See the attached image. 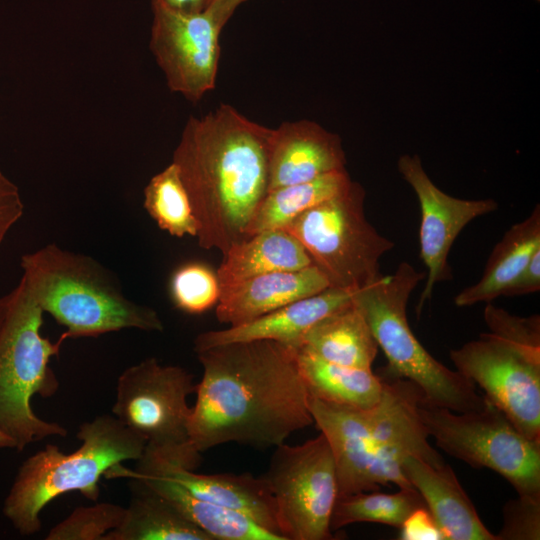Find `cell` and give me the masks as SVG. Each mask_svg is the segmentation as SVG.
Here are the masks:
<instances>
[{
  "label": "cell",
  "instance_id": "26",
  "mask_svg": "<svg viewBox=\"0 0 540 540\" xmlns=\"http://www.w3.org/2000/svg\"><path fill=\"white\" fill-rule=\"evenodd\" d=\"M296 356L310 397L357 409H369L381 400L384 383L371 369L331 363L302 348Z\"/></svg>",
  "mask_w": 540,
  "mask_h": 540
},
{
  "label": "cell",
  "instance_id": "38",
  "mask_svg": "<svg viewBox=\"0 0 540 540\" xmlns=\"http://www.w3.org/2000/svg\"><path fill=\"white\" fill-rule=\"evenodd\" d=\"M246 0H215L210 11L224 27L236 8Z\"/></svg>",
  "mask_w": 540,
  "mask_h": 540
},
{
  "label": "cell",
  "instance_id": "12",
  "mask_svg": "<svg viewBox=\"0 0 540 540\" xmlns=\"http://www.w3.org/2000/svg\"><path fill=\"white\" fill-rule=\"evenodd\" d=\"M149 48L174 93L198 102L215 88L223 26L210 12L184 14L152 5Z\"/></svg>",
  "mask_w": 540,
  "mask_h": 540
},
{
  "label": "cell",
  "instance_id": "30",
  "mask_svg": "<svg viewBox=\"0 0 540 540\" xmlns=\"http://www.w3.org/2000/svg\"><path fill=\"white\" fill-rule=\"evenodd\" d=\"M173 304L188 314H201L219 301L221 285L217 275L208 264L192 261L179 266L169 283Z\"/></svg>",
  "mask_w": 540,
  "mask_h": 540
},
{
  "label": "cell",
  "instance_id": "21",
  "mask_svg": "<svg viewBox=\"0 0 540 540\" xmlns=\"http://www.w3.org/2000/svg\"><path fill=\"white\" fill-rule=\"evenodd\" d=\"M110 477L136 478L167 499L189 521L207 533L212 540H282L247 515L200 499L168 475L140 465L129 470L114 466Z\"/></svg>",
  "mask_w": 540,
  "mask_h": 540
},
{
  "label": "cell",
  "instance_id": "10",
  "mask_svg": "<svg viewBox=\"0 0 540 540\" xmlns=\"http://www.w3.org/2000/svg\"><path fill=\"white\" fill-rule=\"evenodd\" d=\"M262 476L274 497L284 540L334 538L330 520L338 482L330 445L321 432L300 445L276 446Z\"/></svg>",
  "mask_w": 540,
  "mask_h": 540
},
{
  "label": "cell",
  "instance_id": "3",
  "mask_svg": "<svg viewBox=\"0 0 540 540\" xmlns=\"http://www.w3.org/2000/svg\"><path fill=\"white\" fill-rule=\"evenodd\" d=\"M20 266L43 312L66 328L67 339L164 330L157 311L127 298L112 272L91 256L48 244L24 254Z\"/></svg>",
  "mask_w": 540,
  "mask_h": 540
},
{
  "label": "cell",
  "instance_id": "17",
  "mask_svg": "<svg viewBox=\"0 0 540 540\" xmlns=\"http://www.w3.org/2000/svg\"><path fill=\"white\" fill-rule=\"evenodd\" d=\"M137 463L168 475L200 499L247 515L284 540L278 526L275 500L263 476L199 474L146 448Z\"/></svg>",
  "mask_w": 540,
  "mask_h": 540
},
{
  "label": "cell",
  "instance_id": "15",
  "mask_svg": "<svg viewBox=\"0 0 540 540\" xmlns=\"http://www.w3.org/2000/svg\"><path fill=\"white\" fill-rule=\"evenodd\" d=\"M314 424L326 437L335 462L338 497L376 491V442L372 436L369 409L323 402L309 396Z\"/></svg>",
  "mask_w": 540,
  "mask_h": 540
},
{
  "label": "cell",
  "instance_id": "25",
  "mask_svg": "<svg viewBox=\"0 0 540 540\" xmlns=\"http://www.w3.org/2000/svg\"><path fill=\"white\" fill-rule=\"evenodd\" d=\"M131 498L120 525L102 540H212L167 499L130 477Z\"/></svg>",
  "mask_w": 540,
  "mask_h": 540
},
{
  "label": "cell",
  "instance_id": "11",
  "mask_svg": "<svg viewBox=\"0 0 540 540\" xmlns=\"http://www.w3.org/2000/svg\"><path fill=\"white\" fill-rule=\"evenodd\" d=\"M450 359L525 437L540 441V360L489 332L451 350Z\"/></svg>",
  "mask_w": 540,
  "mask_h": 540
},
{
  "label": "cell",
  "instance_id": "29",
  "mask_svg": "<svg viewBox=\"0 0 540 540\" xmlns=\"http://www.w3.org/2000/svg\"><path fill=\"white\" fill-rule=\"evenodd\" d=\"M143 206L161 230L178 238H196L198 221L173 162L149 180L144 188Z\"/></svg>",
  "mask_w": 540,
  "mask_h": 540
},
{
  "label": "cell",
  "instance_id": "23",
  "mask_svg": "<svg viewBox=\"0 0 540 540\" xmlns=\"http://www.w3.org/2000/svg\"><path fill=\"white\" fill-rule=\"evenodd\" d=\"M299 348L331 363L371 369L379 346L365 317L351 300L317 321L306 332Z\"/></svg>",
  "mask_w": 540,
  "mask_h": 540
},
{
  "label": "cell",
  "instance_id": "6",
  "mask_svg": "<svg viewBox=\"0 0 540 540\" xmlns=\"http://www.w3.org/2000/svg\"><path fill=\"white\" fill-rule=\"evenodd\" d=\"M424 277L410 263L402 262L392 275H381L354 291L352 302L387 358V373L415 384L429 404L459 413L479 410L485 399L477 393L475 384L436 360L409 326L408 301Z\"/></svg>",
  "mask_w": 540,
  "mask_h": 540
},
{
  "label": "cell",
  "instance_id": "22",
  "mask_svg": "<svg viewBox=\"0 0 540 540\" xmlns=\"http://www.w3.org/2000/svg\"><path fill=\"white\" fill-rule=\"evenodd\" d=\"M540 248V207L536 205L523 221L511 226L494 246L479 281L459 292L458 307L490 303L502 296L518 277L533 253Z\"/></svg>",
  "mask_w": 540,
  "mask_h": 540
},
{
  "label": "cell",
  "instance_id": "5",
  "mask_svg": "<svg viewBox=\"0 0 540 540\" xmlns=\"http://www.w3.org/2000/svg\"><path fill=\"white\" fill-rule=\"evenodd\" d=\"M0 326V430L22 451L27 445L50 436L67 435L56 422L38 417L32 409L34 395L52 396L59 382L50 368L63 342L41 334L43 310L22 277L7 295Z\"/></svg>",
  "mask_w": 540,
  "mask_h": 540
},
{
  "label": "cell",
  "instance_id": "20",
  "mask_svg": "<svg viewBox=\"0 0 540 540\" xmlns=\"http://www.w3.org/2000/svg\"><path fill=\"white\" fill-rule=\"evenodd\" d=\"M401 468L422 496L445 540H496L448 464L433 466L410 456Z\"/></svg>",
  "mask_w": 540,
  "mask_h": 540
},
{
  "label": "cell",
  "instance_id": "28",
  "mask_svg": "<svg viewBox=\"0 0 540 540\" xmlns=\"http://www.w3.org/2000/svg\"><path fill=\"white\" fill-rule=\"evenodd\" d=\"M426 506L415 488L395 493L359 492L338 497L331 515V531L357 522L380 523L400 528L415 509Z\"/></svg>",
  "mask_w": 540,
  "mask_h": 540
},
{
  "label": "cell",
  "instance_id": "8",
  "mask_svg": "<svg viewBox=\"0 0 540 540\" xmlns=\"http://www.w3.org/2000/svg\"><path fill=\"white\" fill-rule=\"evenodd\" d=\"M194 375L176 365L150 357L126 368L119 376L112 414L146 442V449L189 470L201 456L189 442Z\"/></svg>",
  "mask_w": 540,
  "mask_h": 540
},
{
  "label": "cell",
  "instance_id": "16",
  "mask_svg": "<svg viewBox=\"0 0 540 540\" xmlns=\"http://www.w3.org/2000/svg\"><path fill=\"white\" fill-rule=\"evenodd\" d=\"M345 165L337 134L310 120L283 122L272 131L268 191L343 170Z\"/></svg>",
  "mask_w": 540,
  "mask_h": 540
},
{
  "label": "cell",
  "instance_id": "24",
  "mask_svg": "<svg viewBox=\"0 0 540 540\" xmlns=\"http://www.w3.org/2000/svg\"><path fill=\"white\" fill-rule=\"evenodd\" d=\"M313 265L301 243L283 229L265 230L233 245L217 269L221 287L255 276Z\"/></svg>",
  "mask_w": 540,
  "mask_h": 540
},
{
  "label": "cell",
  "instance_id": "19",
  "mask_svg": "<svg viewBox=\"0 0 540 540\" xmlns=\"http://www.w3.org/2000/svg\"><path fill=\"white\" fill-rule=\"evenodd\" d=\"M330 287L314 265L255 276L221 287L216 317L229 326L239 325Z\"/></svg>",
  "mask_w": 540,
  "mask_h": 540
},
{
  "label": "cell",
  "instance_id": "37",
  "mask_svg": "<svg viewBox=\"0 0 540 540\" xmlns=\"http://www.w3.org/2000/svg\"><path fill=\"white\" fill-rule=\"evenodd\" d=\"M214 2L215 0H151L152 5L184 14L206 12L213 6Z\"/></svg>",
  "mask_w": 540,
  "mask_h": 540
},
{
  "label": "cell",
  "instance_id": "13",
  "mask_svg": "<svg viewBox=\"0 0 540 540\" xmlns=\"http://www.w3.org/2000/svg\"><path fill=\"white\" fill-rule=\"evenodd\" d=\"M398 169L414 190L421 209L420 257L428 271L416 306L420 315L434 286L452 278L448 257L459 233L475 218L497 210L498 203L491 198L468 200L446 194L429 178L417 155L401 156Z\"/></svg>",
  "mask_w": 540,
  "mask_h": 540
},
{
  "label": "cell",
  "instance_id": "7",
  "mask_svg": "<svg viewBox=\"0 0 540 540\" xmlns=\"http://www.w3.org/2000/svg\"><path fill=\"white\" fill-rule=\"evenodd\" d=\"M365 190L357 183L306 210L285 229L308 253L330 287L357 291L380 273V258L394 248L367 220Z\"/></svg>",
  "mask_w": 540,
  "mask_h": 540
},
{
  "label": "cell",
  "instance_id": "36",
  "mask_svg": "<svg viewBox=\"0 0 540 540\" xmlns=\"http://www.w3.org/2000/svg\"><path fill=\"white\" fill-rule=\"evenodd\" d=\"M540 290V248H538L518 277L507 287L502 296H520Z\"/></svg>",
  "mask_w": 540,
  "mask_h": 540
},
{
  "label": "cell",
  "instance_id": "32",
  "mask_svg": "<svg viewBox=\"0 0 540 540\" xmlns=\"http://www.w3.org/2000/svg\"><path fill=\"white\" fill-rule=\"evenodd\" d=\"M489 333L534 359L540 360V317H519L492 302L484 308Z\"/></svg>",
  "mask_w": 540,
  "mask_h": 540
},
{
  "label": "cell",
  "instance_id": "33",
  "mask_svg": "<svg viewBox=\"0 0 540 540\" xmlns=\"http://www.w3.org/2000/svg\"><path fill=\"white\" fill-rule=\"evenodd\" d=\"M496 540H539L540 498L519 496L503 506V524Z\"/></svg>",
  "mask_w": 540,
  "mask_h": 540
},
{
  "label": "cell",
  "instance_id": "9",
  "mask_svg": "<svg viewBox=\"0 0 540 540\" xmlns=\"http://www.w3.org/2000/svg\"><path fill=\"white\" fill-rule=\"evenodd\" d=\"M479 410L454 412L424 401L418 413L429 437L454 458L474 468H489L519 496L540 498V441L525 437L485 397Z\"/></svg>",
  "mask_w": 540,
  "mask_h": 540
},
{
  "label": "cell",
  "instance_id": "31",
  "mask_svg": "<svg viewBox=\"0 0 540 540\" xmlns=\"http://www.w3.org/2000/svg\"><path fill=\"white\" fill-rule=\"evenodd\" d=\"M125 507L101 502L76 508L67 518L51 528L46 540H102L106 533L117 528Z\"/></svg>",
  "mask_w": 540,
  "mask_h": 540
},
{
  "label": "cell",
  "instance_id": "18",
  "mask_svg": "<svg viewBox=\"0 0 540 540\" xmlns=\"http://www.w3.org/2000/svg\"><path fill=\"white\" fill-rule=\"evenodd\" d=\"M352 294L349 290L328 287L251 321L200 333L194 340V351L255 340L275 341L298 349L306 332L324 316L349 304Z\"/></svg>",
  "mask_w": 540,
  "mask_h": 540
},
{
  "label": "cell",
  "instance_id": "4",
  "mask_svg": "<svg viewBox=\"0 0 540 540\" xmlns=\"http://www.w3.org/2000/svg\"><path fill=\"white\" fill-rule=\"evenodd\" d=\"M80 447L72 453L47 444L20 466L3 503V514L22 536L41 529L40 513L55 498L80 492L96 501L99 482L124 461H137L146 442L114 415L104 414L83 422L76 434Z\"/></svg>",
  "mask_w": 540,
  "mask_h": 540
},
{
  "label": "cell",
  "instance_id": "14",
  "mask_svg": "<svg viewBox=\"0 0 540 540\" xmlns=\"http://www.w3.org/2000/svg\"><path fill=\"white\" fill-rule=\"evenodd\" d=\"M381 377V400L369 408L372 436L376 442L375 479L379 486L394 484L399 489L414 488L405 477L401 464L407 457L419 458L433 466L445 464L428 442L418 405L423 394L412 382L385 371Z\"/></svg>",
  "mask_w": 540,
  "mask_h": 540
},
{
  "label": "cell",
  "instance_id": "27",
  "mask_svg": "<svg viewBox=\"0 0 540 540\" xmlns=\"http://www.w3.org/2000/svg\"><path fill=\"white\" fill-rule=\"evenodd\" d=\"M352 182L343 169L268 191L251 221L248 237L265 230L285 229L306 210L346 191Z\"/></svg>",
  "mask_w": 540,
  "mask_h": 540
},
{
  "label": "cell",
  "instance_id": "2",
  "mask_svg": "<svg viewBox=\"0 0 540 540\" xmlns=\"http://www.w3.org/2000/svg\"><path fill=\"white\" fill-rule=\"evenodd\" d=\"M272 131L229 104L188 118L172 162L198 221L200 247L224 255L248 238L269 190Z\"/></svg>",
  "mask_w": 540,
  "mask_h": 540
},
{
  "label": "cell",
  "instance_id": "39",
  "mask_svg": "<svg viewBox=\"0 0 540 540\" xmlns=\"http://www.w3.org/2000/svg\"><path fill=\"white\" fill-rule=\"evenodd\" d=\"M0 449H16L14 441L0 430Z\"/></svg>",
  "mask_w": 540,
  "mask_h": 540
},
{
  "label": "cell",
  "instance_id": "40",
  "mask_svg": "<svg viewBox=\"0 0 540 540\" xmlns=\"http://www.w3.org/2000/svg\"><path fill=\"white\" fill-rule=\"evenodd\" d=\"M6 302H7V296L4 295L0 297V326L3 321L5 310H6Z\"/></svg>",
  "mask_w": 540,
  "mask_h": 540
},
{
  "label": "cell",
  "instance_id": "34",
  "mask_svg": "<svg viewBox=\"0 0 540 540\" xmlns=\"http://www.w3.org/2000/svg\"><path fill=\"white\" fill-rule=\"evenodd\" d=\"M23 212L19 188L0 170V247Z\"/></svg>",
  "mask_w": 540,
  "mask_h": 540
},
{
  "label": "cell",
  "instance_id": "1",
  "mask_svg": "<svg viewBox=\"0 0 540 540\" xmlns=\"http://www.w3.org/2000/svg\"><path fill=\"white\" fill-rule=\"evenodd\" d=\"M296 350L255 340L196 352L203 373L188 424L193 449L230 442L267 449L314 424Z\"/></svg>",
  "mask_w": 540,
  "mask_h": 540
},
{
  "label": "cell",
  "instance_id": "35",
  "mask_svg": "<svg viewBox=\"0 0 540 540\" xmlns=\"http://www.w3.org/2000/svg\"><path fill=\"white\" fill-rule=\"evenodd\" d=\"M400 529L401 540H445V536L426 506L415 509Z\"/></svg>",
  "mask_w": 540,
  "mask_h": 540
}]
</instances>
